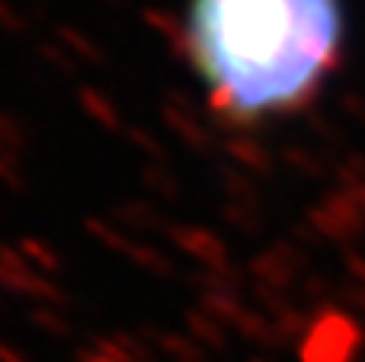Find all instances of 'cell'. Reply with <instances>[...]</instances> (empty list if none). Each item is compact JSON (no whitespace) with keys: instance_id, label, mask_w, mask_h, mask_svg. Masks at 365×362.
<instances>
[{"instance_id":"1","label":"cell","mask_w":365,"mask_h":362,"mask_svg":"<svg viewBox=\"0 0 365 362\" xmlns=\"http://www.w3.org/2000/svg\"><path fill=\"white\" fill-rule=\"evenodd\" d=\"M343 0H192L186 45L212 103L231 122L292 113L336 68Z\"/></svg>"}]
</instances>
